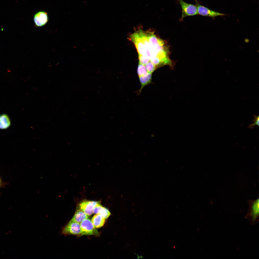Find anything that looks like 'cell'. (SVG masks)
Returning a JSON list of instances; mask_svg holds the SVG:
<instances>
[{"label": "cell", "mask_w": 259, "mask_h": 259, "mask_svg": "<svg viewBox=\"0 0 259 259\" xmlns=\"http://www.w3.org/2000/svg\"><path fill=\"white\" fill-rule=\"evenodd\" d=\"M136 32L144 44V55L148 57L150 61L157 58L161 61L164 65H170L171 64V62L169 57L168 50L165 43L154 46L149 42L146 31L140 30Z\"/></svg>", "instance_id": "obj_1"}, {"label": "cell", "mask_w": 259, "mask_h": 259, "mask_svg": "<svg viewBox=\"0 0 259 259\" xmlns=\"http://www.w3.org/2000/svg\"><path fill=\"white\" fill-rule=\"evenodd\" d=\"M259 199L254 200H249V207L245 218L248 220L251 225L256 224L259 221Z\"/></svg>", "instance_id": "obj_2"}, {"label": "cell", "mask_w": 259, "mask_h": 259, "mask_svg": "<svg viewBox=\"0 0 259 259\" xmlns=\"http://www.w3.org/2000/svg\"><path fill=\"white\" fill-rule=\"evenodd\" d=\"M81 234V236L83 235H94L99 236L100 233L96 228L91 220L87 218L80 224Z\"/></svg>", "instance_id": "obj_3"}, {"label": "cell", "mask_w": 259, "mask_h": 259, "mask_svg": "<svg viewBox=\"0 0 259 259\" xmlns=\"http://www.w3.org/2000/svg\"><path fill=\"white\" fill-rule=\"evenodd\" d=\"M61 233L65 235H72L81 236V231L80 224L70 221L61 229Z\"/></svg>", "instance_id": "obj_4"}, {"label": "cell", "mask_w": 259, "mask_h": 259, "mask_svg": "<svg viewBox=\"0 0 259 259\" xmlns=\"http://www.w3.org/2000/svg\"><path fill=\"white\" fill-rule=\"evenodd\" d=\"M179 2L181 6L182 15L181 19L185 17L194 16L198 14L196 5L188 3L182 0H179Z\"/></svg>", "instance_id": "obj_5"}, {"label": "cell", "mask_w": 259, "mask_h": 259, "mask_svg": "<svg viewBox=\"0 0 259 259\" xmlns=\"http://www.w3.org/2000/svg\"><path fill=\"white\" fill-rule=\"evenodd\" d=\"M99 202L84 200L79 204V209L88 216H90L93 213L94 208Z\"/></svg>", "instance_id": "obj_6"}, {"label": "cell", "mask_w": 259, "mask_h": 259, "mask_svg": "<svg viewBox=\"0 0 259 259\" xmlns=\"http://www.w3.org/2000/svg\"><path fill=\"white\" fill-rule=\"evenodd\" d=\"M48 19L47 13L43 11L37 12L35 14L33 18L34 23L37 27L44 26L48 22Z\"/></svg>", "instance_id": "obj_7"}, {"label": "cell", "mask_w": 259, "mask_h": 259, "mask_svg": "<svg viewBox=\"0 0 259 259\" xmlns=\"http://www.w3.org/2000/svg\"><path fill=\"white\" fill-rule=\"evenodd\" d=\"M197 6L198 14L205 16H209L212 18L216 17L225 15L223 14L210 10L207 8L200 5L197 3Z\"/></svg>", "instance_id": "obj_8"}, {"label": "cell", "mask_w": 259, "mask_h": 259, "mask_svg": "<svg viewBox=\"0 0 259 259\" xmlns=\"http://www.w3.org/2000/svg\"><path fill=\"white\" fill-rule=\"evenodd\" d=\"M93 213L99 214L106 219H107L110 215L111 213L106 208L103 206L99 202L94 207Z\"/></svg>", "instance_id": "obj_9"}, {"label": "cell", "mask_w": 259, "mask_h": 259, "mask_svg": "<svg viewBox=\"0 0 259 259\" xmlns=\"http://www.w3.org/2000/svg\"><path fill=\"white\" fill-rule=\"evenodd\" d=\"M88 216L79 209L76 212L73 217L70 221L80 224L84 220L88 218Z\"/></svg>", "instance_id": "obj_10"}, {"label": "cell", "mask_w": 259, "mask_h": 259, "mask_svg": "<svg viewBox=\"0 0 259 259\" xmlns=\"http://www.w3.org/2000/svg\"><path fill=\"white\" fill-rule=\"evenodd\" d=\"M11 122L9 116L6 114H0V129L5 130L11 125Z\"/></svg>", "instance_id": "obj_11"}, {"label": "cell", "mask_w": 259, "mask_h": 259, "mask_svg": "<svg viewBox=\"0 0 259 259\" xmlns=\"http://www.w3.org/2000/svg\"><path fill=\"white\" fill-rule=\"evenodd\" d=\"M152 74L148 72L145 75L139 77L141 85L139 94L145 86L152 82Z\"/></svg>", "instance_id": "obj_12"}, {"label": "cell", "mask_w": 259, "mask_h": 259, "mask_svg": "<svg viewBox=\"0 0 259 259\" xmlns=\"http://www.w3.org/2000/svg\"><path fill=\"white\" fill-rule=\"evenodd\" d=\"M106 219L99 214H95L92 218L91 220L95 227L99 228L102 227L104 225Z\"/></svg>", "instance_id": "obj_13"}, {"label": "cell", "mask_w": 259, "mask_h": 259, "mask_svg": "<svg viewBox=\"0 0 259 259\" xmlns=\"http://www.w3.org/2000/svg\"><path fill=\"white\" fill-rule=\"evenodd\" d=\"M147 72L145 65L139 63L137 69V73L139 77L145 75Z\"/></svg>", "instance_id": "obj_14"}, {"label": "cell", "mask_w": 259, "mask_h": 259, "mask_svg": "<svg viewBox=\"0 0 259 259\" xmlns=\"http://www.w3.org/2000/svg\"><path fill=\"white\" fill-rule=\"evenodd\" d=\"M145 66L147 72L152 74L156 69L155 66L150 61Z\"/></svg>", "instance_id": "obj_15"}, {"label": "cell", "mask_w": 259, "mask_h": 259, "mask_svg": "<svg viewBox=\"0 0 259 259\" xmlns=\"http://www.w3.org/2000/svg\"><path fill=\"white\" fill-rule=\"evenodd\" d=\"M139 63L145 65L150 61L149 58L145 55H138Z\"/></svg>", "instance_id": "obj_16"}, {"label": "cell", "mask_w": 259, "mask_h": 259, "mask_svg": "<svg viewBox=\"0 0 259 259\" xmlns=\"http://www.w3.org/2000/svg\"><path fill=\"white\" fill-rule=\"evenodd\" d=\"M254 118L252 120V121L254 122L253 124H251L249 125V127L251 129L253 128V127L255 125H259V116L254 115Z\"/></svg>", "instance_id": "obj_17"}, {"label": "cell", "mask_w": 259, "mask_h": 259, "mask_svg": "<svg viewBox=\"0 0 259 259\" xmlns=\"http://www.w3.org/2000/svg\"><path fill=\"white\" fill-rule=\"evenodd\" d=\"M3 184V182L1 179L0 178V188L2 186Z\"/></svg>", "instance_id": "obj_18"}, {"label": "cell", "mask_w": 259, "mask_h": 259, "mask_svg": "<svg viewBox=\"0 0 259 259\" xmlns=\"http://www.w3.org/2000/svg\"></svg>", "instance_id": "obj_19"}]
</instances>
